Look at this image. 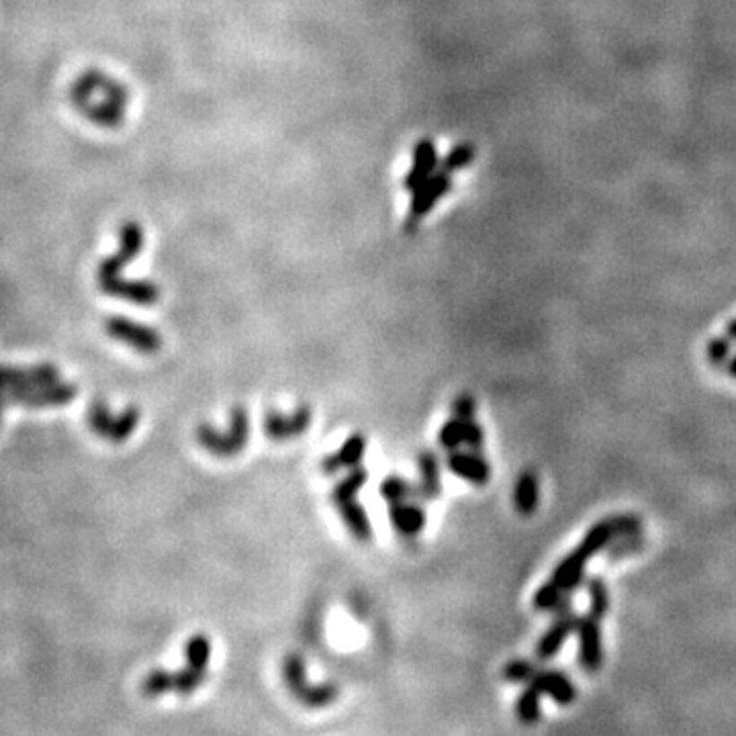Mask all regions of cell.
<instances>
[{
  "instance_id": "cell-1",
  "label": "cell",
  "mask_w": 736,
  "mask_h": 736,
  "mask_svg": "<svg viewBox=\"0 0 736 736\" xmlns=\"http://www.w3.org/2000/svg\"><path fill=\"white\" fill-rule=\"evenodd\" d=\"M198 446L215 456H235L244 451L250 440V414L244 405H235L230 414V430L219 432L209 424H201L195 432Z\"/></svg>"
},
{
  "instance_id": "cell-2",
  "label": "cell",
  "mask_w": 736,
  "mask_h": 736,
  "mask_svg": "<svg viewBox=\"0 0 736 736\" xmlns=\"http://www.w3.org/2000/svg\"><path fill=\"white\" fill-rule=\"evenodd\" d=\"M283 675L285 683L291 694L299 699L305 708H326L336 697L340 696V688L336 683H320V686H309L305 677V661L301 654L291 653L285 657L283 662Z\"/></svg>"
},
{
  "instance_id": "cell-3",
  "label": "cell",
  "mask_w": 736,
  "mask_h": 736,
  "mask_svg": "<svg viewBox=\"0 0 736 736\" xmlns=\"http://www.w3.org/2000/svg\"><path fill=\"white\" fill-rule=\"evenodd\" d=\"M78 395V387L72 382H51V385L31 389H4V405H23L29 409L60 407L68 405Z\"/></svg>"
},
{
  "instance_id": "cell-4",
  "label": "cell",
  "mask_w": 736,
  "mask_h": 736,
  "mask_svg": "<svg viewBox=\"0 0 736 736\" xmlns=\"http://www.w3.org/2000/svg\"><path fill=\"white\" fill-rule=\"evenodd\" d=\"M107 334L113 337V340H119L123 344L131 346V348L137 352H144V355H156L162 348V336L156 329L150 326H144V323L121 318V315H113L105 321Z\"/></svg>"
},
{
  "instance_id": "cell-5",
  "label": "cell",
  "mask_w": 736,
  "mask_h": 736,
  "mask_svg": "<svg viewBox=\"0 0 736 736\" xmlns=\"http://www.w3.org/2000/svg\"><path fill=\"white\" fill-rule=\"evenodd\" d=\"M121 248L119 252L113 256H107L105 260L101 262V267L97 270L99 281H110V278H119L123 268L136 260V256L142 252L144 246V232L142 225L136 223V221H127V223L121 225Z\"/></svg>"
},
{
  "instance_id": "cell-6",
  "label": "cell",
  "mask_w": 736,
  "mask_h": 736,
  "mask_svg": "<svg viewBox=\"0 0 736 736\" xmlns=\"http://www.w3.org/2000/svg\"><path fill=\"white\" fill-rule=\"evenodd\" d=\"M577 644H579V665L585 673H598L603 662L601 626L591 614L579 616L577 622Z\"/></svg>"
},
{
  "instance_id": "cell-7",
  "label": "cell",
  "mask_w": 736,
  "mask_h": 736,
  "mask_svg": "<svg viewBox=\"0 0 736 736\" xmlns=\"http://www.w3.org/2000/svg\"><path fill=\"white\" fill-rule=\"evenodd\" d=\"M451 188H452V180L448 172L438 171L430 180H425L422 187H419L414 193V198H411L407 223H405L407 232H414L417 221L428 215V213L434 209V205H436Z\"/></svg>"
},
{
  "instance_id": "cell-8",
  "label": "cell",
  "mask_w": 736,
  "mask_h": 736,
  "mask_svg": "<svg viewBox=\"0 0 736 736\" xmlns=\"http://www.w3.org/2000/svg\"><path fill=\"white\" fill-rule=\"evenodd\" d=\"M313 411L307 405H299L291 416H283L278 411H267L264 416V434L275 442H285L305 434L311 425Z\"/></svg>"
},
{
  "instance_id": "cell-9",
  "label": "cell",
  "mask_w": 736,
  "mask_h": 736,
  "mask_svg": "<svg viewBox=\"0 0 736 736\" xmlns=\"http://www.w3.org/2000/svg\"><path fill=\"white\" fill-rule=\"evenodd\" d=\"M4 389H31L60 381V368L48 363L33 366H9L0 372Z\"/></svg>"
},
{
  "instance_id": "cell-10",
  "label": "cell",
  "mask_w": 736,
  "mask_h": 736,
  "mask_svg": "<svg viewBox=\"0 0 736 736\" xmlns=\"http://www.w3.org/2000/svg\"><path fill=\"white\" fill-rule=\"evenodd\" d=\"M101 291L109 297L123 299L134 305H156L160 301L158 285L150 281H125V278H110V281H99Z\"/></svg>"
},
{
  "instance_id": "cell-11",
  "label": "cell",
  "mask_w": 736,
  "mask_h": 736,
  "mask_svg": "<svg viewBox=\"0 0 736 736\" xmlns=\"http://www.w3.org/2000/svg\"><path fill=\"white\" fill-rule=\"evenodd\" d=\"M577 622H579V616L575 612L555 616V622L548 626L547 632H544L539 643H536V651H534L536 659L542 662L555 659L558 651L565 646L566 638L577 630Z\"/></svg>"
},
{
  "instance_id": "cell-12",
  "label": "cell",
  "mask_w": 736,
  "mask_h": 736,
  "mask_svg": "<svg viewBox=\"0 0 736 736\" xmlns=\"http://www.w3.org/2000/svg\"><path fill=\"white\" fill-rule=\"evenodd\" d=\"M446 465L454 477L462 478L470 485H487L491 478L489 462L477 451H454L448 454Z\"/></svg>"
},
{
  "instance_id": "cell-13",
  "label": "cell",
  "mask_w": 736,
  "mask_h": 736,
  "mask_svg": "<svg viewBox=\"0 0 736 736\" xmlns=\"http://www.w3.org/2000/svg\"><path fill=\"white\" fill-rule=\"evenodd\" d=\"M532 686L539 688L542 691V696L550 697L552 702H556L558 705H571L577 699L575 683H573L571 677L563 673L561 669L540 667L539 673L534 677Z\"/></svg>"
},
{
  "instance_id": "cell-14",
  "label": "cell",
  "mask_w": 736,
  "mask_h": 736,
  "mask_svg": "<svg viewBox=\"0 0 736 736\" xmlns=\"http://www.w3.org/2000/svg\"><path fill=\"white\" fill-rule=\"evenodd\" d=\"M438 166L440 164H438L436 145H434V142L428 137L419 139L414 150V166H411V171L405 174V179H403L405 190L416 193V190L422 187L425 180H430L432 176L436 174Z\"/></svg>"
},
{
  "instance_id": "cell-15",
  "label": "cell",
  "mask_w": 736,
  "mask_h": 736,
  "mask_svg": "<svg viewBox=\"0 0 736 736\" xmlns=\"http://www.w3.org/2000/svg\"><path fill=\"white\" fill-rule=\"evenodd\" d=\"M389 520L405 539H414L425 526V510L417 499H405L389 505Z\"/></svg>"
},
{
  "instance_id": "cell-16",
  "label": "cell",
  "mask_w": 736,
  "mask_h": 736,
  "mask_svg": "<svg viewBox=\"0 0 736 736\" xmlns=\"http://www.w3.org/2000/svg\"><path fill=\"white\" fill-rule=\"evenodd\" d=\"M364 452H366L364 434H360V432L352 434V436L346 438V442L340 446V451L326 456V459L321 460V473L336 475L337 470H342V469H355L360 465Z\"/></svg>"
},
{
  "instance_id": "cell-17",
  "label": "cell",
  "mask_w": 736,
  "mask_h": 736,
  "mask_svg": "<svg viewBox=\"0 0 736 736\" xmlns=\"http://www.w3.org/2000/svg\"><path fill=\"white\" fill-rule=\"evenodd\" d=\"M419 483H417V499L419 502H434L442 493V477H440V459L434 451H422L417 456Z\"/></svg>"
},
{
  "instance_id": "cell-18",
  "label": "cell",
  "mask_w": 736,
  "mask_h": 736,
  "mask_svg": "<svg viewBox=\"0 0 736 736\" xmlns=\"http://www.w3.org/2000/svg\"><path fill=\"white\" fill-rule=\"evenodd\" d=\"M587 561H589V558L583 555V552H579L575 548L555 566V571H552L550 579L555 581V583L561 587L563 591H566L571 595L585 581V565H587Z\"/></svg>"
},
{
  "instance_id": "cell-19",
  "label": "cell",
  "mask_w": 736,
  "mask_h": 736,
  "mask_svg": "<svg viewBox=\"0 0 736 736\" xmlns=\"http://www.w3.org/2000/svg\"><path fill=\"white\" fill-rule=\"evenodd\" d=\"M540 487L534 470H521L513 487V505L520 515H532L539 507Z\"/></svg>"
},
{
  "instance_id": "cell-20",
  "label": "cell",
  "mask_w": 736,
  "mask_h": 736,
  "mask_svg": "<svg viewBox=\"0 0 736 736\" xmlns=\"http://www.w3.org/2000/svg\"><path fill=\"white\" fill-rule=\"evenodd\" d=\"M532 603H534V609H539V612H548L552 616L573 612L571 595L563 591V589L558 587L552 579L548 581V583H544L536 589Z\"/></svg>"
},
{
  "instance_id": "cell-21",
  "label": "cell",
  "mask_w": 736,
  "mask_h": 736,
  "mask_svg": "<svg viewBox=\"0 0 736 736\" xmlns=\"http://www.w3.org/2000/svg\"><path fill=\"white\" fill-rule=\"evenodd\" d=\"M337 512H340L346 528L350 530L358 542H368L372 539V524L363 504H358L356 499H350V502L337 505Z\"/></svg>"
},
{
  "instance_id": "cell-22",
  "label": "cell",
  "mask_w": 736,
  "mask_h": 736,
  "mask_svg": "<svg viewBox=\"0 0 736 736\" xmlns=\"http://www.w3.org/2000/svg\"><path fill=\"white\" fill-rule=\"evenodd\" d=\"M513 712L520 724H524V726L539 724L542 718V691L530 683V686H526L520 691L518 699H515Z\"/></svg>"
},
{
  "instance_id": "cell-23",
  "label": "cell",
  "mask_w": 736,
  "mask_h": 736,
  "mask_svg": "<svg viewBox=\"0 0 736 736\" xmlns=\"http://www.w3.org/2000/svg\"><path fill=\"white\" fill-rule=\"evenodd\" d=\"M366 483H368V470L363 465L355 467L348 475L340 478V481L334 485V489H331V502L336 504V507L350 502V499L356 497V493L363 489Z\"/></svg>"
},
{
  "instance_id": "cell-24",
  "label": "cell",
  "mask_w": 736,
  "mask_h": 736,
  "mask_svg": "<svg viewBox=\"0 0 736 736\" xmlns=\"http://www.w3.org/2000/svg\"><path fill=\"white\" fill-rule=\"evenodd\" d=\"M139 407L137 405H127L119 416L113 419V428L109 432V442L110 444H123L125 440L131 438V434L137 430L139 425Z\"/></svg>"
},
{
  "instance_id": "cell-25",
  "label": "cell",
  "mask_w": 736,
  "mask_h": 736,
  "mask_svg": "<svg viewBox=\"0 0 736 736\" xmlns=\"http://www.w3.org/2000/svg\"><path fill=\"white\" fill-rule=\"evenodd\" d=\"M587 598H589V614L603 620L609 614V589L606 581L600 577H591L585 581Z\"/></svg>"
},
{
  "instance_id": "cell-26",
  "label": "cell",
  "mask_w": 736,
  "mask_h": 736,
  "mask_svg": "<svg viewBox=\"0 0 736 736\" xmlns=\"http://www.w3.org/2000/svg\"><path fill=\"white\" fill-rule=\"evenodd\" d=\"M381 497L385 499L389 505L405 502V499H417V485H411L409 481H405L403 477L391 475L381 483Z\"/></svg>"
},
{
  "instance_id": "cell-27",
  "label": "cell",
  "mask_w": 736,
  "mask_h": 736,
  "mask_svg": "<svg viewBox=\"0 0 736 736\" xmlns=\"http://www.w3.org/2000/svg\"><path fill=\"white\" fill-rule=\"evenodd\" d=\"M187 665L198 669V671L207 673L209 659H211V640L207 635H193L187 643Z\"/></svg>"
},
{
  "instance_id": "cell-28",
  "label": "cell",
  "mask_w": 736,
  "mask_h": 736,
  "mask_svg": "<svg viewBox=\"0 0 736 736\" xmlns=\"http://www.w3.org/2000/svg\"><path fill=\"white\" fill-rule=\"evenodd\" d=\"M113 419L115 417L110 414L105 399H97L91 405V409H88V428L101 438H109V432L113 428Z\"/></svg>"
},
{
  "instance_id": "cell-29",
  "label": "cell",
  "mask_w": 736,
  "mask_h": 736,
  "mask_svg": "<svg viewBox=\"0 0 736 736\" xmlns=\"http://www.w3.org/2000/svg\"><path fill=\"white\" fill-rule=\"evenodd\" d=\"M438 444L448 452L460 451V446H465V422L454 416L448 419L438 432Z\"/></svg>"
},
{
  "instance_id": "cell-30",
  "label": "cell",
  "mask_w": 736,
  "mask_h": 736,
  "mask_svg": "<svg viewBox=\"0 0 736 736\" xmlns=\"http://www.w3.org/2000/svg\"><path fill=\"white\" fill-rule=\"evenodd\" d=\"M539 665L534 661L528 659H512L504 667V679L510 683H521V686H528V683L534 681L536 673H539Z\"/></svg>"
},
{
  "instance_id": "cell-31",
  "label": "cell",
  "mask_w": 736,
  "mask_h": 736,
  "mask_svg": "<svg viewBox=\"0 0 736 736\" xmlns=\"http://www.w3.org/2000/svg\"><path fill=\"white\" fill-rule=\"evenodd\" d=\"M475 156H477V147L473 144H459L448 152V156L444 160H442L440 171L448 172V174L459 172L462 171V168H467L470 162L475 160Z\"/></svg>"
},
{
  "instance_id": "cell-32",
  "label": "cell",
  "mask_w": 736,
  "mask_h": 736,
  "mask_svg": "<svg viewBox=\"0 0 736 736\" xmlns=\"http://www.w3.org/2000/svg\"><path fill=\"white\" fill-rule=\"evenodd\" d=\"M168 691H172V673L164 669H153L142 681V694L147 697H158Z\"/></svg>"
},
{
  "instance_id": "cell-33",
  "label": "cell",
  "mask_w": 736,
  "mask_h": 736,
  "mask_svg": "<svg viewBox=\"0 0 736 736\" xmlns=\"http://www.w3.org/2000/svg\"><path fill=\"white\" fill-rule=\"evenodd\" d=\"M731 337H712L708 344V358L714 366H724L731 360Z\"/></svg>"
},
{
  "instance_id": "cell-34",
  "label": "cell",
  "mask_w": 736,
  "mask_h": 736,
  "mask_svg": "<svg viewBox=\"0 0 736 736\" xmlns=\"http://www.w3.org/2000/svg\"><path fill=\"white\" fill-rule=\"evenodd\" d=\"M640 547H643V539H640V534L622 536V539H618L612 547L608 548V555L612 561H616V558L630 555V552H636Z\"/></svg>"
},
{
  "instance_id": "cell-35",
  "label": "cell",
  "mask_w": 736,
  "mask_h": 736,
  "mask_svg": "<svg viewBox=\"0 0 736 736\" xmlns=\"http://www.w3.org/2000/svg\"><path fill=\"white\" fill-rule=\"evenodd\" d=\"M452 416L462 419V422H469V419H475L477 416V401L470 393H462L452 401Z\"/></svg>"
},
{
  "instance_id": "cell-36",
  "label": "cell",
  "mask_w": 736,
  "mask_h": 736,
  "mask_svg": "<svg viewBox=\"0 0 736 736\" xmlns=\"http://www.w3.org/2000/svg\"><path fill=\"white\" fill-rule=\"evenodd\" d=\"M460 422H462V419H460ZM483 442H485V434H483L481 425H478L477 417L465 422V446L469 448V451L481 452L483 451Z\"/></svg>"
},
{
  "instance_id": "cell-37",
  "label": "cell",
  "mask_w": 736,
  "mask_h": 736,
  "mask_svg": "<svg viewBox=\"0 0 736 736\" xmlns=\"http://www.w3.org/2000/svg\"><path fill=\"white\" fill-rule=\"evenodd\" d=\"M726 337H731L732 342H736V320H731L726 326Z\"/></svg>"
},
{
  "instance_id": "cell-38",
  "label": "cell",
  "mask_w": 736,
  "mask_h": 736,
  "mask_svg": "<svg viewBox=\"0 0 736 736\" xmlns=\"http://www.w3.org/2000/svg\"><path fill=\"white\" fill-rule=\"evenodd\" d=\"M728 372H731V377L736 379V355L728 360Z\"/></svg>"
}]
</instances>
